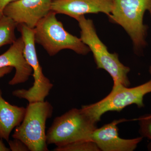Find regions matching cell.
Segmentation results:
<instances>
[{
    "label": "cell",
    "instance_id": "17",
    "mask_svg": "<svg viewBox=\"0 0 151 151\" xmlns=\"http://www.w3.org/2000/svg\"><path fill=\"white\" fill-rule=\"evenodd\" d=\"M17 0H0V19L4 16L3 12L6 6Z\"/></svg>",
    "mask_w": 151,
    "mask_h": 151
},
{
    "label": "cell",
    "instance_id": "8",
    "mask_svg": "<svg viewBox=\"0 0 151 151\" xmlns=\"http://www.w3.org/2000/svg\"><path fill=\"white\" fill-rule=\"evenodd\" d=\"M52 1V0H17L6 6L3 14L17 24H24L34 29L51 11Z\"/></svg>",
    "mask_w": 151,
    "mask_h": 151
},
{
    "label": "cell",
    "instance_id": "14",
    "mask_svg": "<svg viewBox=\"0 0 151 151\" xmlns=\"http://www.w3.org/2000/svg\"><path fill=\"white\" fill-rule=\"evenodd\" d=\"M55 151H100L95 143L91 140L77 141L65 145L56 147Z\"/></svg>",
    "mask_w": 151,
    "mask_h": 151
},
{
    "label": "cell",
    "instance_id": "15",
    "mask_svg": "<svg viewBox=\"0 0 151 151\" xmlns=\"http://www.w3.org/2000/svg\"><path fill=\"white\" fill-rule=\"evenodd\" d=\"M139 120V132L141 137L151 141V114L141 117Z\"/></svg>",
    "mask_w": 151,
    "mask_h": 151
},
{
    "label": "cell",
    "instance_id": "19",
    "mask_svg": "<svg viewBox=\"0 0 151 151\" xmlns=\"http://www.w3.org/2000/svg\"><path fill=\"white\" fill-rule=\"evenodd\" d=\"M1 138L0 137V151H11L10 149L9 148L7 147L4 144Z\"/></svg>",
    "mask_w": 151,
    "mask_h": 151
},
{
    "label": "cell",
    "instance_id": "3",
    "mask_svg": "<svg viewBox=\"0 0 151 151\" xmlns=\"http://www.w3.org/2000/svg\"><path fill=\"white\" fill-rule=\"evenodd\" d=\"M56 14L50 11L34 29L35 43L41 45L50 56H54L64 49L71 50L81 55L88 54L90 51L89 47L80 38L65 30Z\"/></svg>",
    "mask_w": 151,
    "mask_h": 151
},
{
    "label": "cell",
    "instance_id": "6",
    "mask_svg": "<svg viewBox=\"0 0 151 151\" xmlns=\"http://www.w3.org/2000/svg\"><path fill=\"white\" fill-rule=\"evenodd\" d=\"M17 28L24 42V56L32 68L34 81L32 86L29 89H17L12 92V94L20 99H25L29 103L42 102L49 94L53 84L43 74L42 68L39 62L34 29L22 24H17Z\"/></svg>",
    "mask_w": 151,
    "mask_h": 151
},
{
    "label": "cell",
    "instance_id": "7",
    "mask_svg": "<svg viewBox=\"0 0 151 151\" xmlns=\"http://www.w3.org/2000/svg\"><path fill=\"white\" fill-rule=\"evenodd\" d=\"M150 93L151 79L132 88L122 84L113 85L112 91L105 98L97 103L83 105L81 108L97 123L103 114L108 111L120 112L133 104L137 105L139 108L145 107L144 97Z\"/></svg>",
    "mask_w": 151,
    "mask_h": 151
},
{
    "label": "cell",
    "instance_id": "2",
    "mask_svg": "<svg viewBox=\"0 0 151 151\" xmlns=\"http://www.w3.org/2000/svg\"><path fill=\"white\" fill-rule=\"evenodd\" d=\"M81 29L80 38L93 53L98 69H103L109 73L113 81V85L122 84L129 87L130 82L128 74L129 68L125 66L119 60V55L111 53L97 35L92 20L84 15L77 19Z\"/></svg>",
    "mask_w": 151,
    "mask_h": 151
},
{
    "label": "cell",
    "instance_id": "16",
    "mask_svg": "<svg viewBox=\"0 0 151 151\" xmlns=\"http://www.w3.org/2000/svg\"><path fill=\"white\" fill-rule=\"evenodd\" d=\"M9 148L12 151H29L27 146L23 142L18 139H14L13 140H9Z\"/></svg>",
    "mask_w": 151,
    "mask_h": 151
},
{
    "label": "cell",
    "instance_id": "10",
    "mask_svg": "<svg viewBox=\"0 0 151 151\" xmlns=\"http://www.w3.org/2000/svg\"><path fill=\"white\" fill-rule=\"evenodd\" d=\"M113 8V0H52L51 10L76 20L87 14L103 13L109 16Z\"/></svg>",
    "mask_w": 151,
    "mask_h": 151
},
{
    "label": "cell",
    "instance_id": "5",
    "mask_svg": "<svg viewBox=\"0 0 151 151\" xmlns=\"http://www.w3.org/2000/svg\"><path fill=\"white\" fill-rule=\"evenodd\" d=\"M53 111V107L47 101L29 103L23 120L16 128L13 138L23 142L29 151H48L45 128Z\"/></svg>",
    "mask_w": 151,
    "mask_h": 151
},
{
    "label": "cell",
    "instance_id": "20",
    "mask_svg": "<svg viewBox=\"0 0 151 151\" xmlns=\"http://www.w3.org/2000/svg\"><path fill=\"white\" fill-rule=\"evenodd\" d=\"M147 147L149 150L151 151V142L148 145Z\"/></svg>",
    "mask_w": 151,
    "mask_h": 151
},
{
    "label": "cell",
    "instance_id": "18",
    "mask_svg": "<svg viewBox=\"0 0 151 151\" xmlns=\"http://www.w3.org/2000/svg\"><path fill=\"white\" fill-rule=\"evenodd\" d=\"M14 68L12 66H6L0 68V78L10 73Z\"/></svg>",
    "mask_w": 151,
    "mask_h": 151
},
{
    "label": "cell",
    "instance_id": "12",
    "mask_svg": "<svg viewBox=\"0 0 151 151\" xmlns=\"http://www.w3.org/2000/svg\"><path fill=\"white\" fill-rule=\"evenodd\" d=\"M26 111V108L12 105L5 100L0 88V137L9 140L11 132L21 124Z\"/></svg>",
    "mask_w": 151,
    "mask_h": 151
},
{
    "label": "cell",
    "instance_id": "21",
    "mask_svg": "<svg viewBox=\"0 0 151 151\" xmlns=\"http://www.w3.org/2000/svg\"><path fill=\"white\" fill-rule=\"evenodd\" d=\"M149 72H150V73L151 74V65L150 66V68H149Z\"/></svg>",
    "mask_w": 151,
    "mask_h": 151
},
{
    "label": "cell",
    "instance_id": "13",
    "mask_svg": "<svg viewBox=\"0 0 151 151\" xmlns=\"http://www.w3.org/2000/svg\"><path fill=\"white\" fill-rule=\"evenodd\" d=\"M17 24L12 19L4 16L0 19V48L12 45L16 40L15 30Z\"/></svg>",
    "mask_w": 151,
    "mask_h": 151
},
{
    "label": "cell",
    "instance_id": "4",
    "mask_svg": "<svg viewBox=\"0 0 151 151\" xmlns=\"http://www.w3.org/2000/svg\"><path fill=\"white\" fill-rule=\"evenodd\" d=\"M97 124L81 108H73L55 119L46 133L47 143L60 147L77 141L91 140Z\"/></svg>",
    "mask_w": 151,
    "mask_h": 151
},
{
    "label": "cell",
    "instance_id": "1",
    "mask_svg": "<svg viewBox=\"0 0 151 151\" xmlns=\"http://www.w3.org/2000/svg\"><path fill=\"white\" fill-rule=\"evenodd\" d=\"M113 8L108 16L111 22L120 25L129 36L137 55L147 45V26L144 24L145 13L151 17V0H113Z\"/></svg>",
    "mask_w": 151,
    "mask_h": 151
},
{
    "label": "cell",
    "instance_id": "9",
    "mask_svg": "<svg viewBox=\"0 0 151 151\" xmlns=\"http://www.w3.org/2000/svg\"><path fill=\"white\" fill-rule=\"evenodd\" d=\"M126 121H127L126 119L115 120L101 128H97L92 133L91 140L96 144L100 151L134 150L138 144L142 140L143 137H141L133 139L120 137L117 125Z\"/></svg>",
    "mask_w": 151,
    "mask_h": 151
},
{
    "label": "cell",
    "instance_id": "11",
    "mask_svg": "<svg viewBox=\"0 0 151 151\" xmlns=\"http://www.w3.org/2000/svg\"><path fill=\"white\" fill-rule=\"evenodd\" d=\"M24 42L21 37L7 51L0 55V68L12 66L15 69L14 76L9 82L12 86L25 83L32 74V68L24 56Z\"/></svg>",
    "mask_w": 151,
    "mask_h": 151
}]
</instances>
